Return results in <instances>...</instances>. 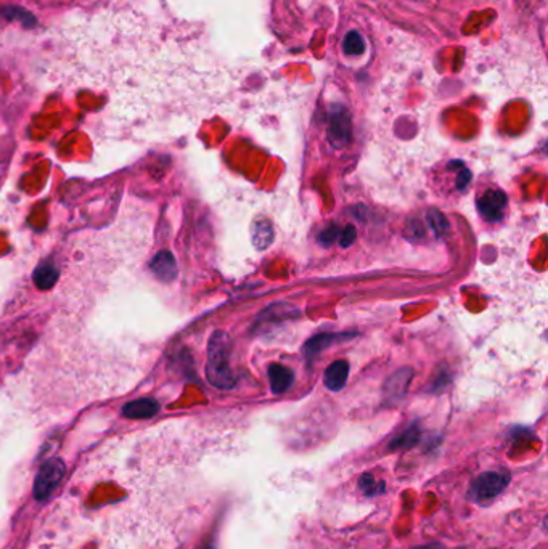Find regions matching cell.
I'll list each match as a JSON object with an SVG mask.
<instances>
[{
    "label": "cell",
    "instance_id": "obj_1",
    "mask_svg": "<svg viewBox=\"0 0 548 549\" xmlns=\"http://www.w3.org/2000/svg\"><path fill=\"white\" fill-rule=\"evenodd\" d=\"M230 337L224 331H215L208 346V381L214 387L230 389L235 386V378L230 369Z\"/></svg>",
    "mask_w": 548,
    "mask_h": 549
},
{
    "label": "cell",
    "instance_id": "obj_2",
    "mask_svg": "<svg viewBox=\"0 0 548 549\" xmlns=\"http://www.w3.org/2000/svg\"><path fill=\"white\" fill-rule=\"evenodd\" d=\"M509 482V476L507 472H486L481 474L476 481L471 483L470 496L473 501H489L499 496L507 488Z\"/></svg>",
    "mask_w": 548,
    "mask_h": 549
},
{
    "label": "cell",
    "instance_id": "obj_3",
    "mask_svg": "<svg viewBox=\"0 0 548 549\" xmlns=\"http://www.w3.org/2000/svg\"><path fill=\"white\" fill-rule=\"evenodd\" d=\"M65 472L66 466L61 459H49L47 463H44L34 483L36 500H47L56 485L61 482V478L65 477Z\"/></svg>",
    "mask_w": 548,
    "mask_h": 549
},
{
    "label": "cell",
    "instance_id": "obj_4",
    "mask_svg": "<svg viewBox=\"0 0 548 549\" xmlns=\"http://www.w3.org/2000/svg\"><path fill=\"white\" fill-rule=\"evenodd\" d=\"M350 118L344 108H335L330 114L328 140L335 148H342L350 140Z\"/></svg>",
    "mask_w": 548,
    "mask_h": 549
},
{
    "label": "cell",
    "instance_id": "obj_5",
    "mask_svg": "<svg viewBox=\"0 0 548 549\" xmlns=\"http://www.w3.org/2000/svg\"><path fill=\"white\" fill-rule=\"evenodd\" d=\"M507 206V196L500 190H487L480 201H477V209L490 222L500 220L503 209Z\"/></svg>",
    "mask_w": 548,
    "mask_h": 549
},
{
    "label": "cell",
    "instance_id": "obj_6",
    "mask_svg": "<svg viewBox=\"0 0 548 549\" xmlns=\"http://www.w3.org/2000/svg\"><path fill=\"white\" fill-rule=\"evenodd\" d=\"M347 376H349L347 361L336 360L331 363V365L327 368V371H325L323 382L331 392H338V391H342V387L346 386Z\"/></svg>",
    "mask_w": 548,
    "mask_h": 549
},
{
    "label": "cell",
    "instance_id": "obj_7",
    "mask_svg": "<svg viewBox=\"0 0 548 549\" xmlns=\"http://www.w3.org/2000/svg\"><path fill=\"white\" fill-rule=\"evenodd\" d=\"M159 411V404L153 399H140L126 404L123 408L124 416L132 419H143L151 418Z\"/></svg>",
    "mask_w": 548,
    "mask_h": 549
},
{
    "label": "cell",
    "instance_id": "obj_8",
    "mask_svg": "<svg viewBox=\"0 0 548 549\" xmlns=\"http://www.w3.org/2000/svg\"><path fill=\"white\" fill-rule=\"evenodd\" d=\"M269 379L273 394H283L293 384V371L283 365H270Z\"/></svg>",
    "mask_w": 548,
    "mask_h": 549
},
{
    "label": "cell",
    "instance_id": "obj_9",
    "mask_svg": "<svg viewBox=\"0 0 548 549\" xmlns=\"http://www.w3.org/2000/svg\"><path fill=\"white\" fill-rule=\"evenodd\" d=\"M253 233V245L259 251H264V249L269 247L273 241V230L269 222L265 220H259L256 223H253L251 228Z\"/></svg>",
    "mask_w": 548,
    "mask_h": 549
},
{
    "label": "cell",
    "instance_id": "obj_10",
    "mask_svg": "<svg viewBox=\"0 0 548 549\" xmlns=\"http://www.w3.org/2000/svg\"><path fill=\"white\" fill-rule=\"evenodd\" d=\"M0 15L7 18L9 21L21 23L24 28H34L37 24L36 16L31 14V11L24 10L21 7H15V5H5V7H0Z\"/></svg>",
    "mask_w": 548,
    "mask_h": 549
},
{
    "label": "cell",
    "instance_id": "obj_11",
    "mask_svg": "<svg viewBox=\"0 0 548 549\" xmlns=\"http://www.w3.org/2000/svg\"><path fill=\"white\" fill-rule=\"evenodd\" d=\"M153 270H155V273L158 274L159 278L169 282L171 278L176 277L177 267H176L174 259H172V255L169 252H161V254L156 255L155 262H153Z\"/></svg>",
    "mask_w": 548,
    "mask_h": 549
},
{
    "label": "cell",
    "instance_id": "obj_12",
    "mask_svg": "<svg viewBox=\"0 0 548 549\" xmlns=\"http://www.w3.org/2000/svg\"><path fill=\"white\" fill-rule=\"evenodd\" d=\"M59 279V273L54 268V265L50 264H44L37 267V270L34 272V283L37 288L41 289H49L56 283Z\"/></svg>",
    "mask_w": 548,
    "mask_h": 549
},
{
    "label": "cell",
    "instance_id": "obj_13",
    "mask_svg": "<svg viewBox=\"0 0 548 549\" xmlns=\"http://www.w3.org/2000/svg\"><path fill=\"white\" fill-rule=\"evenodd\" d=\"M342 50H344V53L349 55V56L362 55L363 52H365V42H363L362 36L359 33H355V31H350V33H347L346 37H344Z\"/></svg>",
    "mask_w": 548,
    "mask_h": 549
},
{
    "label": "cell",
    "instance_id": "obj_14",
    "mask_svg": "<svg viewBox=\"0 0 548 549\" xmlns=\"http://www.w3.org/2000/svg\"><path fill=\"white\" fill-rule=\"evenodd\" d=\"M336 337H340V336H335V334H320V336L312 337V339H310L308 344H305V347H304L305 355L310 356V355H317L318 352H322V350H323L325 347L331 346V344H333V342L336 341Z\"/></svg>",
    "mask_w": 548,
    "mask_h": 549
},
{
    "label": "cell",
    "instance_id": "obj_15",
    "mask_svg": "<svg viewBox=\"0 0 548 549\" xmlns=\"http://www.w3.org/2000/svg\"><path fill=\"white\" fill-rule=\"evenodd\" d=\"M428 223L436 235H442L447 230V220L439 210H431L428 214Z\"/></svg>",
    "mask_w": 548,
    "mask_h": 549
},
{
    "label": "cell",
    "instance_id": "obj_16",
    "mask_svg": "<svg viewBox=\"0 0 548 549\" xmlns=\"http://www.w3.org/2000/svg\"><path fill=\"white\" fill-rule=\"evenodd\" d=\"M360 487L367 495H375V491H377V493L383 491V483L375 482L372 474H367L360 478Z\"/></svg>",
    "mask_w": 548,
    "mask_h": 549
},
{
    "label": "cell",
    "instance_id": "obj_17",
    "mask_svg": "<svg viewBox=\"0 0 548 549\" xmlns=\"http://www.w3.org/2000/svg\"><path fill=\"white\" fill-rule=\"evenodd\" d=\"M340 233L341 230L338 228L336 225H330L323 230V232L320 233V242L323 246H330L333 245V242L340 238Z\"/></svg>",
    "mask_w": 548,
    "mask_h": 549
},
{
    "label": "cell",
    "instance_id": "obj_18",
    "mask_svg": "<svg viewBox=\"0 0 548 549\" xmlns=\"http://www.w3.org/2000/svg\"><path fill=\"white\" fill-rule=\"evenodd\" d=\"M415 440H417V431L410 429L409 432H405L402 437L392 440L391 446H394V448H399V446H410Z\"/></svg>",
    "mask_w": 548,
    "mask_h": 549
},
{
    "label": "cell",
    "instance_id": "obj_19",
    "mask_svg": "<svg viewBox=\"0 0 548 549\" xmlns=\"http://www.w3.org/2000/svg\"><path fill=\"white\" fill-rule=\"evenodd\" d=\"M340 245L341 247H349L352 242L355 241V228L352 225H347L342 228V232L340 233Z\"/></svg>",
    "mask_w": 548,
    "mask_h": 549
},
{
    "label": "cell",
    "instance_id": "obj_20",
    "mask_svg": "<svg viewBox=\"0 0 548 549\" xmlns=\"http://www.w3.org/2000/svg\"><path fill=\"white\" fill-rule=\"evenodd\" d=\"M415 549H442L441 545H426V546H420Z\"/></svg>",
    "mask_w": 548,
    "mask_h": 549
}]
</instances>
